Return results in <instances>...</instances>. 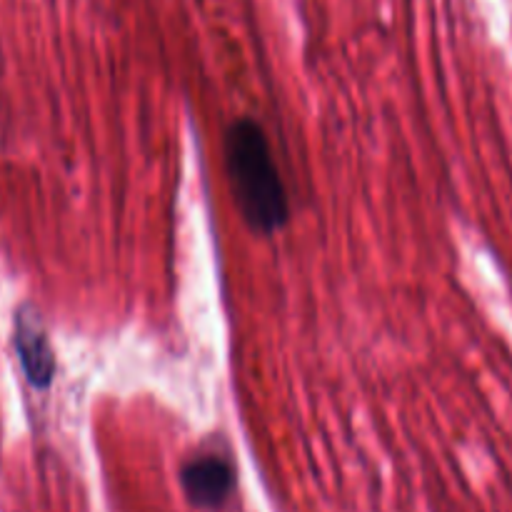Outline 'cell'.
<instances>
[{
	"label": "cell",
	"instance_id": "6da1fadb",
	"mask_svg": "<svg viewBox=\"0 0 512 512\" xmlns=\"http://www.w3.org/2000/svg\"><path fill=\"white\" fill-rule=\"evenodd\" d=\"M225 163L240 215L255 233H275L288 223V193L280 180L265 130L238 118L225 133Z\"/></svg>",
	"mask_w": 512,
	"mask_h": 512
},
{
	"label": "cell",
	"instance_id": "3957f363",
	"mask_svg": "<svg viewBox=\"0 0 512 512\" xmlns=\"http://www.w3.org/2000/svg\"><path fill=\"white\" fill-rule=\"evenodd\" d=\"M15 350L30 385L48 388L55 375V358L43 320L33 308H20L15 315Z\"/></svg>",
	"mask_w": 512,
	"mask_h": 512
},
{
	"label": "cell",
	"instance_id": "277c9868",
	"mask_svg": "<svg viewBox=\"0 0 512 512\" xmlns=\"http://www.w3.org/2000/svg\"><path fill=\"white\" fill-rule=\"evenodd\" d=\"M0 65H3V58H0Z\"/></svg>",
	"mask_w": 512,
	"mask_h": 512
},
{
	"label": "cell",
	"instance_id": "7a4b0ae2",
	"mask_svg": "<svg viewBox=\"0 0 512 512\" xmlns=\"http://www.w3.org/2000/svg\"><path fill=\"white\" fill-rule=\"evenodd\" d=\"M180 483L195 508L220 510L235 493V470L225 455L200 453L183 465Z\"/></svg>",
	"mask_w": 512,
	"mask_h": 512
}]
</instances>
